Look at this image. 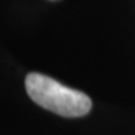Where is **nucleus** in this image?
<instances>
[{
  "instance_id": "obj_1",
  "label": "nucleus",
  "mask_w": 135,
  "mask_h": 135,
  "mask_svg": "<svg viewBox=\"0 0 135 135\" xmlns=\"http://www.w3.org/2000/svg\"><path fill=\"white\" fill-rule=\"evenodd\" d=\"M25 87L33 102L64 117H81L93 106L84 93L66 87L41 73H29L25 79Z\"/></svg>"
}]
</instances>
